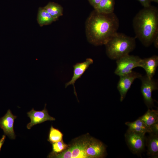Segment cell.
Instances as JSON below:
<instances>
[{"label":"cell","mask_w":158,"mask_h":158,"mask_svg":"<svg viewBox=\"0 0 158 158\" xmlns=\"http://www.w3.org/2000/svg\"><path fill=\"white\" fill-rule=\"evenodd\" d=\"M45 105L44 109L42 111L35 110L33 108L27 112L28 116L31 120L27 125V128L30 129L34 126L40 124L47 121H54L55 118L50 116L46 108Z\"/></svg>","instance_id":"9c48e42d"},{"label":"cell","mask_w":158,"mask_h":158,"mask_svg":"<svg viewBox=\"0 0 158 158\" xmlns=\"http://www.w3.org/2000/svg\"><path fill=\"white\" fill-rule=\"evenodd\" d=\"M125 124L128 127V130L145 134L151 132L150 127L146 126L139 118L133 122H126Z\"/></svg>","instance_id":"9a60e30c"},{"label":"cell","mask_w":158,"mask_h":158,"mask_svg":"<svg viewBox=\"0 0 158 158\" xmlns=\"http://www.w3.org/2000/svg\"><path fill=\"white\" fill-rule=\"evenodd\" d=\"M105 45L108 57L117 60L133 51L136 47V41L134 37L117 32Z\"/></svg>","instance_id":"3957f363"},{"label":"cell","mask_w":158,"mask_h":158,"mask_svg":"<svg viewBox=\"0 0 158 158\" xmlns=\"http://www.w3.org/2000/svg\"><path fill=\"white\" fill-rule=\"evenodd\" d=\"M153 43L154 47L156 48H158V34L154 38Z\"/></svg>","instance_id":"d4e9b609"},{"label":"cell","mask_w":158,"mask_h":158,"mask_svg":"<svg viewBox=\"0 0 158 158\" xmlns=\"http://www.w3.org/2000/svg\"><path fill=\"white\" fill-rule=\"evenodd\" d=\"M106 152V147L102 142L89 136L85 151L86 158H103Z\"/></svg>","instance_id":"52a82bcc"},{"label":"cell","mask_w":158,"mask_h":158,"mask_svg":"<svg viewBox=\"0 0 158 158\" xmlns=\"http://www.w3.org/2000/svg\"><path fill=\"white\" fill-rule=\"evenodd\" d=\"M37 20L40 26L47 25L56 21L55 19L44 8H39Z\"/></svg>","instance_id":"2e32d148"},{"label":"cell","mask_w":158,"mask_h":158,"mask_svg":"<svg viewBox=\"0 0 158 158\" xmlns=\"http://www.w3.org/2000/svg\"><path fill=\"white\" fill-rule=\"evenodd\" d=\"M93 61L91 58H87L85 61L81 63H76L73 66V76L70 81L66 83L65 88L68 85H73V87L74 93L77 96L75 83L76 81L80 78L89 66L93 63Z\"/></svg>","instance_id":"8fae6325"},{"label":"cell","mask_w":158,"mask_h":158,"mask_svg":"<svg viewBox=\"0 0 158 158\" xmlns=\"http://www.w3.org/2000/svg\"><path fill=\"white\" fill-rule=\"evenodd\" d=\"M142 75L139 73L132 71L129 73L119 76L120 79L117 84V88L120 94L121 102L124 99L135 80L136 78L139 79Z\"/></svg>","instance_id":"ba28073f"},{"label":"cell","mask_w":158,"mask_h":158,"mask_svg":"<svg viewBox=\"0 0 158 158\" xmlns=\"http://www.w3.org/2000/svg\"><path fill=\"white\" fill-rule=\"evenodd\" d=\"M85 25L87 41L98 46L105 45L117 32L119 22L114 12L105 14L94 10L87 18Z\"/></svg>","instance_id":"6da1fadb"},{"label":"cell","mask_w":158,"mask_h":158,"mask_svg":"<svg viewBox=\"0 0 158 158\" xmlns=\"http://www.w3.org/2000/svg\"><path fill=\"white\" fill-rule=\"evenodd\" d=\"M17 116L14 115L11 111L8 109L6 114L0 118V127L3 130L5 135L10 138L14 139L16 138L13 124Z\"/></svg>","instance_id":"7c38bea8"},{"label":"cell","mask_w":158,"mask_h":158,"mask_svg":"<svg viewBox=\"0 0 158 158\" xmlns=\"http://www.w3.org/2000/svg\"><path fill=\"white\" fill-rule=\"evenodd\" d=\"M136 37L145 47L150 46L158 34V10L151 5L144 8L136 14L133 20Z\"/></svg>","instance_id":"7a4b0ae2"},{"label":"cell","mask_w":158,"mask_h":158,"mask_svg":"<svg viewBox=\"0 0 158 158\" xmlns=\"http://www.w3.org/2000/svg\"><path fill=\"white\" fill-rule=\"evenodd\" d=\"M139 79L142 82L141 92L145 103L148 108L152 107L154 106L152 93L153 91L158 89V81L153 78H149L146 75H142Z\"/></svg>","instance_id":"5b68a950"},{"label":"cell","mask_w":158,"mask_h":158,"mask_svg":"<svg viewBox=\"0 0 158 158\" xmlns=\"http://www.w3.org/2000/svg\"><path fill=\"white\" fill-rule=\"evenodd\" d=\"M147 126L150 127L158 122V111L149 109L146 113L139 118Z\"/></svg>","instance_id":"d6986e66"},{"label":"cell","mask_w":158,"mask_h":158,"mask_svg":"<svg viewBox=\"0 0 158 158\" xmlns=\"http://www.w3.org/2000/svg\"><path fill=\"white\" fill-rule=\"evenodd\" d=\"M151 2V1H153L157 3H158V0H150Z\"/></svg>","instance_id":"4316f807"},{"label":"cell","mask_w":158,"mask_h":158,"mask_svg":"<svg viewBox=\"0 0 158 158\" xmlns=\"http://www.w3.org/2000/svg\"><path fill=\"white\" fill-rule=\"evenodd\" d=\"M63 135L58 129L54 128L52 126L50 128L48 141L52 143L63 140Z\"/></svg>","instance_id":"ffe728a7"},{"label":"cell","mask_w":158,"mask_h":158,"mask_svg":"<svg viewBox=\"0 0 158 158\" xmlns=\"http://www.w3.org/2000/svg\"><path fill=\"white\" fill-rule=\"evenodd\" d=\"M52 151L48 156V157L50 158L52 156L59 154L66 150L69 147V145L65 143L63 140L55 142L52 143Z\"/></svg>","instance_id":"44dd1931"},{"label":"cell","mask_w":158,"mask_h":158,"mask_svg":"<svg viewBox=\"0 0 158 158\" xmlns=\"http://www.w3.org/2000/svg\"><path fill=\"white\" fill-rule=\"evenodd\" d=\"M144 7H147L151 6L150 0H138Z\"/></svg>","instance_id":"603a6c76"},{"label":"cell","mask_w":158,"mask_h":158,"mask_svg":"<svg viewBox=\"0 0 158 158\" xmlns=\"http://www.w3.org/2000/svg\"><path fill=\"white\" fill-rule=\"evenodd\" d=\"M149 133L150 135L146 140L147 155L152 157L157 158L158 155V134Z\"/></svg>","instance_id":"5bb4252c"},{"label":"cell","mask_w":158,"mask_h":158,"mask_svg":"<svg viewBox=\"0 0 158 158\" xmlns=\"http://www.w3.org/2000/svg\"><path fill=\"white\" fill-rule=\"evenodd\" d=\"M43 8L56 21L63 15V8L57 3L50 2Z\"/></svg>","instance_id":"ac0fdd59"},{"label":"cell","mask_w":158,"mask_h":158,"mask_svg":"<svg viewBox=\"0 0 158 158\" xmlns=\"http://www.w3.org/2000/svg\"><path fill=\"white\" fill-rule=\"evenodd\" d=\"M90 4L94 8L99 3L101 0H88Z\"/></svg>","instance_id":"cb8c5ba5"},{"label":"cell","mask_w":158,"mask_h":158,"mask_svg":"<svg viewBox=\"0 0 158 158\" xmlns=\"http://www.w3.org/2000/svg\"><path fill=\"white\" fill-rule=\"evenodd\" d=\"M151 132L154 134H158V122L152 125L150 127Z\"/></svg>","instance_id":"7402d4cb"},{"label":"cell","mask_w":158,"mask_h":158,"mask_svg":"<svg viewBox=\"0 0 158 158\" xmlns=\"http://www.w3.org/2000/svg\"><path fill=\"white\" fill-rule=\"evenodd\" d=\"M114 0H101L94 8L99 13L109 14L114 12Z\"/></svg>","instance_id":"e0dca14e"},{"label":"cell","mask_w":158,"mask_h":158,"mask_svg":"<svg viewBox=\"0 0 158 158\" xmlns=\"http://www.w3.org/2000/svg\"><path fill=\"white\" fill-rule=\"evenodd\" d=\"M145 134L128 130L125 134L126 142L134 153L138 154L144 150L145 140Z\"/></svg>","instance_id":"8992f818"},{"label":"cell","mask_w":158,"mask_h":158,"mask_svg":"<svg viewBox=\"0 0 158 158\" xmlns=\"http://www.w3.org/2000/svg\"><path fill=\"white\" fill-rule=\"evenodd\" d=\"M158 66V56L153 55L150 57L141 59L140 67L143 68L145 71L146 75L149 78H153L155 74Z\"/></svg>","instance_id":"4fadbf2b"},{"label":"cell","mask_w":158,"mask_h":158,"mask_svg":"<svg viewBox=\"0 0 158 158\" xmlns=\"http://www.w3.org/2000/svg\"><path fill=\"white\" fill-rule=\"evenodd\" d=\"M6 138V135H3L2 138L0 139V151L1 147L4 143Z\"/></svg>","instance_id":"484cf974"},{"label":"cell","mask_w":158,"mask_h":158,"mask_svg":"<svg viewBox=\"0 0 158 158\" xmlns=\"http://www.w3.org/2000/svg\"><path fill=\"white\" fill-rule=\"evenodd\" d=\"M141 59L138 56L129 54L116 60L117 67L114 73L119 76L131 72L134 68L140 67Z\"/></svg>","instance_id":"277c9868"},{"label":"cell","mask_w":158,"mask_h":158,"mask_svg":"<svg viewBox=\"0 0 158 158\" xmlns=\"http://www.w3.org/2000/svg\"><path fill=\"white\" fill-rule=\"evenodd\" d=\"M89 136L87 135L77 138L69 145L68 148L71 152L72 158H86L85 151Z\"/></svg>","instance_id":"30bf717a"}]
</instances>
